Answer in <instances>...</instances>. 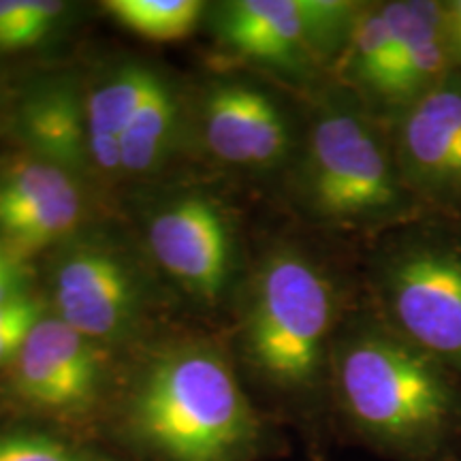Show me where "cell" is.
<instances>
[{"label":"cell","instance_id":"6da1fadb","mask_svg":"<svg viewBox=\"0 0 461 461\" xmlns=\"http://www.w3.org/2000/svg\"><path fill=\"white\" fill-rule=\"evenodd\" d=\"M331 402L366 445L393 461H461V376L372 308L344 321Z\"/></svg>","mask_w":461,"mask_h":461},{"label":"cell","instance_id":"7a4b0ae2","mask_svg":"<svg viewBox=\"0 0 461 461\" xmlns=\"http://www.w3.org/2000/svg\"><path fill=\"white\" fill-rule=\"evenodd\" d=\"M288 171L299 212L327 230L378 238L425 214L403 184L389 124L333 79L310 95Z\"/></svg>","mask_w":461,"mask_h":461},{"label":"cell","instance_id":"3957f363","mask_svg":"<svg viewBox=\"0 0 461 461\" xmlns=\"http://www.w3.org/2000/svg\"><path fill=\"white\" fill-rule=\"evenodd\" d=\"M344 291L322 258L295 241L265 252L248 297L244 342L255 370L285 395L331 400V359Z\"/></svg>","mask_w":461,"mask_h":461},{"label":"cell","instance_id":"277c9868","mask_svg":"<svg viewBox=\"0 0 461 461\" xmlns=\"http://www.w3.org/2000/svg\"><path fill=\"white\" fill-rule=\"evenodd\" d=\"M370 308L461 376V216L423 214L374 238Z\"/></svg>","mask_w":461,"mask_h":461},{"label":"cell","instance_id":"5b68a950","mask_svg":"<svg viewBox=\"0 0 461 461\" xmlns=\"http://www.w3.org/2000/svg\"><path fill=\"white\" fill-rule=\"evenodd\" d=\"M132 420L167 461H233L258 438V419L229 363L203 346L177 348L149 366Z\"/></svg>","mask_w":461,"mask_h":461},{"label":"cell","instance_id":"8992f818","mask_svg":"<svg viewBox=\"0 0 461 461\" xmlns=\"http://www.w3.org/2000/svg\"><path fill=\"white\" fill-rule=\"evenodd\" d=\"M363 3L350 0H235L218 31L238 54L312 95L333 79Z\"/></svg>","mask_w":461,"mask_h":461},{"label":"cell","instance_id":"52a82bcc","mask_svg":"<svg viewBox=\"0 0 461 461\" xmlns=\"http://www.w3.org/2000/svg\"><path fill=\"white\" fill-rule=\"evenodd\" d=\"M403 184L425 214L461 216V73L389 124Z\"/></svg>","mask_w":461,"mask_h":461},{"label":"cell","instance_id":"ba28073f","mask_svg":"<svg viewBox=\"0 0 461 461\" xmlns=\"http://www.w3.org/2000/svg\"><path fill=\"white\" fill-rule=\"evenodd\" d=\"M291 107L250 82L216 84L203 105L207 148L229 165L255 171L291 169L303 140Z\"/></svg>","mask_w":461,"mask_h":461},{"label":"cell","instance_id":"9c48e42d","mask_svg":"<svg viewBox=\"0 0 461 461\" xmlns=\"http://www.w3.org/2000/svg\"><path fill=\"white\" fill-rule=\"evenodd\" d=\"M149 250L171 278L205 302H218L233 267V235L224 212L203 194L160 207L148 227Z\"/></svg>","mask_w":461,"mask_h":461},{"label":"cell","instance_id":"30bf717a","mask_svg":"<svg viewBox=\"0 0 461 461\" xmlns=\"http://www.w3.org/2000/svg\"><path fill=\"white\" fill-rule=\"evenodd\" d=\"M393 58L374 115L391 124L455 73L445 0H383Z\"/></svg>","mask_w":461,"mask_h":461},{"label":"cell","instance_id":"8fae6325","mask_svg":"<svg viewBox=\"0 0 461 461\" xmlns=\"http://www.w3.org/2000/svg\"><path fill=\"white\" fill-rule=\"evenodd\" d=\"M54 299L58 319L95 342L131 325L140 291L122 258L107 248L82 246L58 263Z\"/></svg>","mask_w":461,"mask_h":461},{"label":"cell","instance_id":"7c38bea8","mask_svg":"<svg viewBox=\"0 0 461 461\" xmlns=\"http://www.w3.org/2000/svg\"><path fill=\"white\" fill-rule=\"evenodd\" d=\"M15 383L28 402L48 411H84L99 389L101 357L65 321L41 319L17 355Z\"/></svg>","mask_w":461,"mask_h":461},{"label":"cell","instance_id":"4fadbf2b","mask_svg":"<svg viewBox=\"0 0 461 461\" xmlns=\"http://www.w3.org/2000/svg\"><path fill=\"white\" fill-rule=\"evenodd\" d=\"M84 212L75 176L32 157L0 173V235L34 252L71 233Z\"/></svg>","mask_w":461,"mask_h":461},{"label":"cell","instance_id":"5bb4252c","mask_svg":"<svg viewBox=\"0 0 461 461\" xmlns=\"http://www.w3.org/2000/svg\"><path fill=\"white\" fill-rule=\"evenodd\" d=\"M158 68L146 62H122L96 82L86 95V126H88L90 165L103 176H122L120 140L126 126L148 95Z\"/></svg>","mask_w":461,"mask_h":461},{"label":"cell","instance_id":"9a60e30c","mask_svg":"<svg viewBox=\"0 0 461 461\" xmlns=\"http://www.w3.org/2000/svg\"><path fill=\"white\" fill-rule=\"evenodd\" d=\"M20 126L39 158L62 167L75 177L90 165L86 105L68 84H54L34 92L24 103Z\"/></svg>","mask_w":461,"mask_h":461},{"label":"cell","instance_id":"2e32d148","mask_svg":"<svg viewBox=\"0 0 461 461\" xmlns=\"http://www.w3.org/2000/svg\"><path fill=\"white\" fill-rule=\"evenodd\" d=\"M180 105L169 79L157 71L148 95L120 140L122 176H146L158 169L176 143Z\"/></svg>","mask_w":461,"mask_h":461},{"label":"cell","instance_id":"e0dca14e","mask_svg":"<svg viewBox=\"0 0 461 461\" xmlns=\"http://www.w3.org/2000/svg\"><path fill=\"white\" fill-rule=\"evenodd\" d=\"M105 11L118 24L152 39L177 41L197 26L203 3L197 0H107Z\"/></svg>","mask_w":461,"mask_h":461},{"label":"cell","instance_id":"ac0fdd59","mask_svg":"<svg viewBox=\"0 0 461 461\" xmlns=\"http://www.w3.org/2000/svg\"><path fill=\"white\" fill-rule=\"evenodd\" d=\"M0 461H103L65 442L41 434L0 438Z\"/></svg>","mask_w":461,"mask_h":461},{"label":"cell","instance_id":"d6986e66","mask_svg":"<svg viewBox=\"0 0 461 461\" xmlns=\"http://www.w3.org/2000/svg\"><path fill=\"white\" fill-rule=\"evenodd\" d=\"M39 321L41 319L22 321V322H15V325L3 327V330H0V366H5V363H9L11 359H17L22 346L26 344L32 327L37 325Z\"/></svg>","mask_w":461,"mask_h":461},{"label":"cell","instance_id":"ffe728a7","mask_svg":"<svg viewBox=\"0 0 461 461\" xmlns=\"http://www.w3.org/2000/svg\"><path fill=\"white\" fill-rule=\"evenodd\" d=\"M24 0H0V50H15Z\"/></svg>","mask_w":461,"mask_h":461},{"label":"cell","instance_id":"44dd1931","mask_svg":"<svg viewBox=\"0 0 461 461\" xmlns=\"http://www.w3.org/2000/svg\"><path fill=\"white\" fill-rule=\"evenodd\" d=\"M448 39H451L455 71L461 73V0H445Z\"/></svg>","mask_w":461,"mask_h":461},{"label":"cell","instance_id":"7402d4cb","mask_svg":"<svg viewBox=\"0 0 461 461\" xmlns=\"http://www.w3.org/2000/svg\"><path fill=\"white\" fill-rule=\"evenodd\" d=\"M20 295L17 291V276L14 274H0V303L7 302V299Z\"/></svg>","mask_w":461,"mask_h":461},{"label":"cell","instance_id":"603a6c76","mask_svg":"<svg viewBox=\"0 0 461 461\" xmlns=\"http://www.w3.org/2000/svg\"><path fill=\"white\" fill-rule=\"evenodd\" d=\"M15 267L14 263H11V258L5 255V252H0V274H14Z\"/></svg>","mask_w":461,"mask_h":461}]
</instances>
